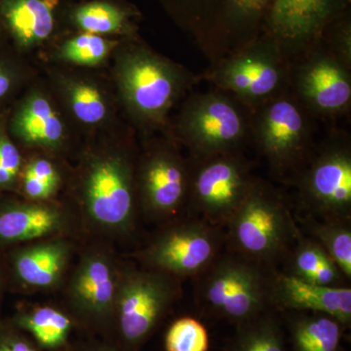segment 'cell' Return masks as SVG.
I'll return each instance as SVG.
<instances>
[{"label":"cell","instance_id":"cell-1","mask_svg":"<svg viewBox=\"0 0 351 351\" xmlns=\"http://www.w3.org/2000/svg\"><path fill=\"white\" fill-rule=\"evenodd\" d=\"M138 159L129 147L101 145L83 154L71 203L83 233L112 242L129 239L137 228Z\"/></svg>","mask_w":351,"mask_h":351},{"label":"cell","instance_id":"cell-2","mask_svg":"<svg viewBox=\"0 0 351 351\" xmlns=\"http://www.w3.org/2000/svg\"><path fill=\"white\" fill-rule=\"evenodd\" d=\"M134 38L114 50L115 84L127 112L138 126L161 129L196 77Z\"/></svg>","mask_w":351,"mask_h":351},{"label":"cell","instance_id":"cell-3","mask_svg":"<svg viewBox=\"0 0 351 351\" xmlns=\"http://www.w3.org/2000/svg\"><path fill=\"white\" fill-rule=\"evenodd\" d=\"M274 0H161L168 15L211 64L263 34Z\"/></svg>","mask_w":351,"mask_h":351},{"label":"cell","instance_id":"cell-4","mask_svg":"<svg viewBox=\"0 0 351 351\" xmlns=\"http://www.w3.org/2000/svg\"><path fill=\"white\" fill-rule=\"evenodd\" d=\"M76 260L64 281V308L78 327L108 335L123 262L110 242L93 239L76 253Z\"/></svg>","mask_w":351,"mask_h":351},{"label":"cell","instance_id":"cell-5","mask_svg":"<svg viewBox=\"0 0 351 351\" xmlns=\"http://www.w3.org/2000/svg\"><path fill=\"white\" fill-rule=\"evenodd\" d=\"M226 226L234 254L262 265L290 253L300 237L281 196L258 180Z\"/></svg>","mask_w":351,"mask_h":351},{"label":"cell","instance_id":"cell-6","mask_svg":"<svg viewBox=\"0 0 351 351\" xmlns=\"http://www.w3.org/2000/svg\"><path fill=\"white\" fill-rule=\"evenodd\" d=\"M251 115L250 108L221 90L193 94L178 115L176 137L191 158L239 152L250 138Z\"/></svg>","mask_w":351,"mask_h":351},{"label":"cell","instance_id":"cell-7","mask_svg":"<svg viewBox=\"0 0 351 351\" xmlns=\"http://www.w3.org/2000/svg\"><path fill=\"white\" fill-rule=\"evenodd\" d=\"M181 286L175 277L123 263L112 325V343L126 351L135 350L180 297Z\"/></svg>","mask_w":351,"mask_h":351},{"label":"cell","instance_id":"cell-8","mask_svg":"<svg viewBox=\"0 0 351 351\" xmlns=\"http://www.w3.org/2000/svg\"><path fill=\"white\" fill-rule=\"evenodd\" d=\"M290 60L267 34L212 64L205 78L245 107L255 110L289 86Z\"/></svg>","mask_w":351,"mask_h":351},{"label":"cell","instance_id":"cell-9","mask_svg":"<svg viewBox=\"0 0 351 351\" xmlns=\"http://www.w3.org/2000/svg\"><path fill=\"white\" fill-rule=\"evenodd\" d=\"M223 237L219 228L203 219H173L136 255L145 269L181 280L199 276L219 256Z\"/></svg>","mask_w":351,"mask_h":351},{"label":"cell","instance_id":"cell-10","mask_svg":"<svg viewBox=\"0 0 351 351\" xmlns=\"http://www.w3.org/2000/svg\"><path fill=\"white\" fill-rule=\"evenodd\" d=\"M255 181L239 152L191 158L186 205L195 218L226 226Z\"/></svg>","mask_w":351,"mask_h":351},{"label":"cell","instance_id":"cell-11","mask_svg":"<svg viewBox=\"0 0 351 351\" xmlns=\"http://www.w3.org/2000/svg\"><path fill=\"white\" fill-rule=\"evenodd\" d=\"M201 276L200 299L230 319L252 320L272 302V278L262 265L237 254L219 256Z\"/></svg>","mask_w":351,"mask_h":351},{"label":"cell","instance_id":"cell-12","mask_svg":"<svg viewBox=\"0 0 351 351\" xmlns=\"http://www.w3.org/2000/svg\"><path fill=\"white\" fill-rule=\"evenodd\" d=\"M311 112L288 88L252 110L250 137L279 172L294 168L308 154Z\"/></svg>","mask_w":351,"mask_h":351},{"label":"cell","instance_id":"cell-13","mask_svg":"<svg viewBox=\"0 0 351 351\" xmlns=\"http://www.w3.org/2000/svg\"><path fill=\"white\" fill-rule=\"evenodd\" d=\"M189 161L171 141L149 145L137 160L138 213L154 223L173 221L188 203Z\"/></svg>","mask_w":351,"mask_h":351},{"label":"cell","instance_id":"cell-14","mask_svg":"<svg viewBox=\"0 0 351 351\" xmlns=\"http://www.w3.org/2000/svg\"><path fill=\"white\" fill-rule=\"evenodd\" d=\"M290 66L289 85L307 112L320 117H335L350 110L351 66L343 63L322 39L297 57Z\"/></svg>","mask_w":351,"mask_h":351},{"label":"cell","instance_id":"cell-15","mask_svg":"<svg viewBox=\"0 0 351 351\" xmlns=\"http://www.w3.org/2000/svg\"><path fill=\"white\" fill-rule=\"evenodd\" d=\"M80 233L82 226L71 203L0 195V252L51 237L76 239Z\"/></svg>","mask_w":351,"mask_h":351},{"label":"cell","instance_id":"cell-16","mask_svg":"<svg viewBox=\"0 0 351 351\" xmlns=\"http://www.w3.org/2000/svg\"><path fill=\"white\" fill-rule=\"evenodd\" d=\"M350 0H274L263 34L291 60L317 43L335 22L350 13Z\"/></svg>","mask_w":351,"mask_h":351},{"label":"cell","instance_id":"cell-17","mask_svg":"<svg viewBox=\"0 0 351 351\" xmlns=\"http://www.w3.org/2000/svg\"><path fill=\"white\" fill-rule=\"evenodd\" d=\"M76 239L51 237L2 251L9 289L52 292L63 287L77 253Z\"/></svg>","mask_w":351,"mask_h":351},{"label":"cell","instance_id":"cell-18","mask_svg":"<svg viewBox=\"0 0 351 351\" xmlns=\"http://www.w3.org/2000/svg\"><path fill=\"white\" fill-rule=\"evenodd\" d=\"M302 196L325 219H350L351 151L348 138L337 136L307 166L301 181Z\"/></svg>","mask_w":351,"mask_h":351},{"label":"cell","instance_id":"cell-19","mask_svg":"<svg viewBox=\"0 0 351 351\" xmlns=\"http://www.w3.org/2000/svg\"><path fill=\"white\" fill-rule=\"evenodd\" d=\"M7 128L17 145L57 156L66 149L69 131L56 104L41 88L29 89L8 110Z\"/></svg>","mask_w":351,"mask_h":351},{"label":"cell","instance_id":"cell-20","mask_svg":"<svg viewBox=\"0 0 351 351\" xmlns=\"http://www.w3.org/2000/svg\"><path fill=\"white\" fill-rule=\"evenodd\" d=\"M62 0H0V27L18 52H29L54 38Z\"/></svg>","mask_w":351,"mask_h":351},{"label":"cell","instance_id":"cell-21","mask_svg":"<svg viewBox=\"0 0 351 351\" xmlns=\"http://www.w3.org/2000/svg\"><path fill=\"white\" fill-rule=\"evenodd\" d=\"M271 300L292 311L326 314L343 325L351 321V289L346 286L318 285L284 274L272 278Z\"/></svg>","mask_w":351,"mask_h":351},{"label":"cell","instance_id":"cell-22","mask_svg":"<svg viewBox=\"0 0 351 351\" xmlns=\"http://www.w3.org/2000/svg\"><path fill=\"white\" fill-rule=\"evenodd\" d=\"M138 15L123 0H85L64 9L62 18L77 32L133 38Z\"/></svg>","mask_w":351,"mask_h":351},{"label":"cell","instance_id":"cell-23","mask_svg":"<svg viewBox=\"0 0 351 351\" xmlns=\"http://www.w3.org/2000/svg\"><path fill=\"white\" fill-rule=\"evenodd\" d=\"M8 319L43 351H64L78 327L64 307L53 304H24Z\"/></svg>","mask_w":351,"mask_h":351},{"label":"cell","instance_id":"cell-24","mask_svg":"<svg viewBox=\"0 0 351 351\" xmlns=\"http://www.w3.org/2000/svg\"><path fill=\"white\" fill-rule=\"evenodd\" d=\"M60 98L69 114L87 128L104 126L112 117V106L100 85L88 77L62 73L56 77Z\"/></svg>","mask_w":351,"mask_h":351},{"label":"cell","instance_id":"cell-25","mask_svg":"<svg viewBox=\"0 0 351 351\" xmlns=\"http://www.w3.org/2000/svg\"><path fill=\"white\" fill-rule=\"evenodd\" d=\"M288 274L307 282L330 287H343L348 280L334 261L313 239L298 237L291 249Z\"/></svg>","mask_w":351,"mask_h":351},{"label":"cell","instance_id":"cell-26","mask_svg":"<svg viewBox=\"0 0 351 351\" xmlns=\"http://www.w3.org/2000/svg\"><path fill=\"white\" fill-rule=\"evenodd\" d=\"M316 314L295 321L293 328L295 351H338L343 324L326 314Z\"/></svg>","mask_w":351,"mask_h":351},{"label":"cell","instance_id":"cell-27","mask_svg":"<svg viewBox=\"0 0 351 351\" xmlns=\"http://www.w3.org/2000/svg\"><path fill=\"white\" fill-rule=\"evenodd\" d=\"M119 43L106 36L77 32L60 44L57 57L64 63L75 66H97L108 59Z\"/></svg>","mask_w":351,"mask_h":351},{"label":"cell","instance_id":"cell-28","mask_svg":"<svg viewBox=\"0 0 351 351\" xmlns=\"http://www.w3.org/2000/svg\"><path fill=\"white\" fill-rule=\"evenodd\" d=\"M313 240L322 247L346 279L351 278V228L350 219H325L311 225Z\"/></svg>","mask_w":351,"mask_h":351},{"label":"cell","instance_id":"cell-29","mask_svg":"<svg viewBox=\"0 0 351 351\" xmlns=\"http://www.w3.org/2000/svg\"><path fill=\"white\" fill-rule=\"evenodd\" d=\"M8 108L0 112V195H15L24 156L7 128Z\"/></svg>","mask_w":351,"mask_h":351},{"label":"cell","instance_id":"cell-30","mask_svg":"<svg viewBox=\"0 0 351 351\" xmlns=\"http://www.w3.org/2000/svg\"><path fill=\"white\" fill-rule=\"evenodd\" d=\"M208 348L206 329L195 318L176 320L166 334V351H207Z\"/></svg>","mask_w":351,"mask_h":351},{"label":"cell","instance_id":"cell-31","mask_svg":"<svg viewBox=\"0 0 351 351\" xmlns=\"http://www.w3.org/2000/svg\"><path fill=\"white\" fill-rule=\"evenodd\" d=\"M235 351H284V346L277 328L263 320L245 328Z\"/></svg>","mask_w":351,"mask_h":351},{"label":"cell","instance_id":"cell-32","mask_svg":"<svg viewBox=\"0 0 351 351\" xmlns=\"http://www.w3.org/2000/svg\"><path fill=\"white\" fill-rule=\"evenodd\" d=\"M27 76V68L17 56L0 50V112L24 86Z\"/></svg>","mask_w":351,"mask_h":351},{"label":"cell","instance_id":"cell-33","mask_svg":"<svg viewBox=\"0 0 351 351\" xmlns=\"http://www.w3.org/2000/svg\"><path fill=\"white\" fill-rule=\"evenodd\" d=\"M0 351H43L9 319L0 318Z\"/></svg>","mask_w":351,"mask_h":351},{"label":"cell","instance_id":"cell-34","mask_svg":"<svg viewBox=\"0 0 351 351\" xmlns=\"http://www.w3.org/2000/svg\"><path fill=\"white\" fill-rule=\"evenodd\" d=\"M78 351H126L112 341H91Z\"/></svg>","mask_w":351,"mask_h":351},{"label":"cell","instance_id":"cell-35","mask_svg":"<svg viewBox=\"0 0 351 351\" xmlns=\"http://www.w3.org/2000/svg\"><path fill=\"white\" fill-rule=\"evenodd\" d=\"M8 276H7L5 262H4L2 252H0V307H1L4 295H5L6 291L8 290Z\"/></svg>","mask_w":351,"mask_h":351},{"label":"cell","instance_id":"cell-36","mask_svg":"<svg viewBox=\"0 0 351 351\" xmlns=\"http://www.w3.org/2000/svg\"><path fill=\"white\" fill-rule=\"evenodd\" d=\"M3 32H2L1 27H0V43H1L2 36H3Z\"/></svg>","mask_w":351,"mask_h":351}]
</instances>
